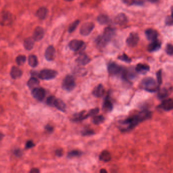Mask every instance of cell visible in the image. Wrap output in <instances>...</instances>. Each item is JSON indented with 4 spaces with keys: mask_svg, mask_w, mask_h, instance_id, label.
<instances>
[{
    "mask_svg": "<svg viewBox=\"0 0 173 173\" xmlns=\"http://www.w3.org/2000/svg\"><path fill=\"white\" fill-rule=\"evenodd\" d=\"M58 73L55 70L51 69H44L41 71L38 74V77L42 80H51L55 78Z\"/></svg>",
    "mask_w": 173,
    "mask_h": 173,
    "instance_id": "obj_7",
    "label": "cell"
},
{
    "mask_svg": "<svg viewBox=\"0 0 173 173\" xmlns=\"http://www.w3.org/2000/svg\"><path fill=\"white\" fill-rule=\"evenodd\" d=\"M95 25L92 22H86L81 25L80 33L83 36H88L94 29Z\"/></svg>",
    "mask_w": 173,
    "mask_h": 173,
    "instance_id": "obj_8",
    "label": "cell"
},
{
    "mask_svg": "<svg viewBox=\"0 0 173 173\" xmlns=\"http://www.w3.org/2000/svg\"><path fill=\"white\" fill-rule=\"evenodd\" d=\"M31 94L34 98L40 101H42L45 98V90L43 88H36L32 90Z\"/></svg>",
    "mask_w": 173,
    "mask_h": 173,
    "instance_id": "obj_10",
    "label": "cell"
},
{
    "mask_svg": "<svg viewBox=\"0 0 173 173\" xmlns=\"http://www.w3.org/2000/svg\"><path fill=\"white\" fill-rule=\"evenodd\" d=\"M115 29L114 28L108 27L105 29L103 36L109 42L114 36Z\"/></svg>",
    "mask_w": 173,
    "mask_h": 173,
    "instance_id": "obj_21",
    "label": "cell"
},
{
    "mask_svg": "<svg viewBox=\"0 0 173 173\" xmlns=\"http://www.w3.org/2000/svg\"><path fill=\"white\" fill-rule=\"evenodd\" d=\"M145 35L147 40L150 41H153L157 39L158 33L157 31L152 29H149L145 31Z\"/></svg>",
    "mask_w": 173,
    "mask_h": 173,
    "instance_id": "obj_22",
    "label": "cell"
},
{
    "mask_svg": "<svg viewBox=\"0 0 173 173\" xmlns=\"http://www.w3.org/2000/svg\"><path fill=\"white\" fill-rule=\"evenodd\" d=\"M96 43L98 47L99 48H104L108 44L109 41L103 36L100 35L96 39Z\"/></svg>",
    "mask_w": 173,
    "mask_h": 173,
    "instance_id": "obj_26",
    "label": "cell"
},
{
    "mask_svg": "<svg viewBox=\"0 0 173 173\" xmlns=\"http://www.w3.org/2000/svg\"><path fill=\"white\" fill-rule=\"evenodd\" d=\"M40 81L35 77H32L29 79L27 82V85L30 89H34L35 88H37L39 85Z\"/></svg>",
    "mask_w": 173,
    "mask_h": 173,
    "instance_id": "obj_30",
    "label": "cell"
},
{
    "mask_svg": "<svg viewBox=\"0 0 173 173\" xmlns=\"http://www.w3.org/2000/svg\"><path fill=\"white\" fill-rule=\"evenodd\" d=\"M166 53L172 56L173 53V45L171 44H168L166 45Z\"/></svg>",
    "mask_w": 173,
    "mask_h": 173,
    "instance_id": "obj_41",
    "label": "cell"
},
{
    "mask_svg": "<svg viewBox=\"0 0 173 173\" xmlns=\"http://www.w3.org/2000/svg\"><path fill=\"white\" fill-rule=\"evenodd\" d=\"M14 20L13 15L10 12L4 11L0 14V25L2 26H8L11 25Z\"/></svg>",
    "mask_w": 173,
    "mask_h": 173,
    "instance_id": "obj_6",
    "label": "cell"
},
{
    "mask_svg": "<svg viewBox=\"0 0 173 173\" xmlns=\"http://www.w3.org/2000/svg\"><path fill=\"white\" fill-rule=\"evenodd\" d=\"M100 173H107V171H106L105 169H101V171H100Z\"/></svg>",
    "mask_w": 173,
    "mask_h": 173,
    "instance_id": "obj_51",
    "label": "cell"
},
{
    "mask_svg": "<svg viewBox=\"0 0 173 173\" xmlns=\"http://www.w3.org/2000/svg\"><path fill=\"white\" fill-rule=\"evenodd\" d=\"M83 152L79 150H73L70 151L67 154V156L68 158H73L75 157H79L82 155Z\"/></svg>",
    "mask_w": 173,
    "mask_h": 173,
    "instance_id": "obj_34",
    "label": "cell"
},
{
    "mask_svg": "<svg viewBox=\"0 0 173 173\" xmlns=\"http://www.w3.org/2000/svg\"><path fill=\"white\" fill-rule=\"evenodd\" d=\"M76 61L79 65H85L90 61V59L85 53H80L76 59Z\"/></svg>",
    "mask_w": 173,
    "mask_h": 173,
    "instance_id": "obj_16",
    "label": "cell"
},
{
    "mask_svg": "<svg viewBox=\"0 0 173 173\" xmlns=\"http://www.w3.org/2000/svg\"><path fill=\"white\" fill-rule=\"evenodd\" d=\"M111 159V154L110 152L107 150L103 151L99 155V160L105 162H110Z\"/></svg>",
    "mask_w": 173,
    "mask_h": 173,
    "instance_id": "obj_28",
    "label": "cell"
},
{
    "mask_svg": "<svg viewBox=\"0 0 173 173\" xmlns=\"http://www.w3.org/2000/svg\"><path fill=\"white\" fill-rule=\"evenodd\" d=\"M108 72L111 75H120L122 78L126 80L128 70L115 63H111L108 66Z\"/></svg>",
    "mask_w": 173,
    "mask_h": 173,
    "instance_id": "obj_3",
    "label": "cell"
},
{
    "mask_svg": "<svg viewBox=\"0 0 173 173\" xmlns=\"http://www.w3.org/2000/svg\"><path fill=\"white\" fill-rule=\"evenodd\" d=\"M55 154L58 157H61L63 155V151L62 149H57L55 152Z\"/></svg>",
    "mask_w": 173,
    "mask_h": 173,
    "instance_id": "obj_45",
    "label": "cell"
},
{
    "mask_svg": "<svg viewBox=\"0 0 173 173\" xmlns=\"http://www.w3.org/2000/svg\"><path fill=\"white\" fill-rule=\"evenodd\" d=\"M84 45V42L83 41L79 40H72L69 43V47L70 49L73 51H78L83 47Z\"/></svg>",
    "mask_w": 173,
    "mask_h": 173,
    "instance_id": "obj_11",
    "label": "cell"
},
{
    "mask_svg": "<svg viewBox=\"0 0 173 173\" xmlns=\"http://www.w3.org/2000/svg\"><path fill=\"white\" fill-rule=\"evenodd\" d=\"M28 63L31 67H36L38 65V61L37 56L35 55H29L28 58Z\"/></svg>",
    "mask_w": 173,
    "mask_h": 173,
    "instance_id": "obj_32",
    "label": "cell"
},
{
    "mask_svg": "<svg viewBox=\"0 0 173 173\" xmlns=\"http://www.w3.org/2000/svg\"><path fill=\"white\" fill-rule=\"evenodd\" d=\"M79 23H80V21L79 20L74 21L71 25H70V27L68 29V32L69 33H71L72 32L74 31L76 29L77 27H78Z\"/></svg>",
    "mask_w": 173,
    "mask_h": 173,
    "instance_id": "obj_36",
    "label": "cell"
},
{
    "mask_svg": "<svg viewBox=\"0 0 173 173\" xmlns=\"http://www.w3.org/2000/svg\"><path fill=\"white\" fill-rule=\"evenodd\" d=\"M45 31L43 27H37L34 30V33L33 34L32 38L35 41H40L42 40L44 36Z\"/></svg>",
    "mask_w": 173,
    "mask_h": 173,
    "instance_id": "obj_12",
    "label": "cell"
},
{
    "mask_svg": "<svg viewBox=\"0 0 173 173\" xmlns=\"http://www.w3.org/2000/svg\"><path fill=\"white\" fill-rule=\"evenodd\" d=\"M55 49L54 47L50 45L47 47L45 52V57L48 61H53L55 56Z\"/></svg>",
    "mask_w": 173,
    "mask_h": 173,
    "instance_id": "obj_15",
    "label": "cell"
},
{
    "mask_svg": "<svg viewBox=\"0 0 173 173\" xmlns=\"http://www.w3.org/2000/svg\"><path fill=\"white\" fill-rule=\"evenodd\" d=\"M118 59L120 61H123L124 62H126L127 63H130L132 62V59H130V57H129L125 53L119 56Z\"/></svg>",
    "mask_w": 173,
    "mask_h": 173,
    "instance_id": "obj_37",
    "label": "cell"
},
{
    "mask_svg": "<svg viewBox=\"0 0 173 173\" xmlns=\"http://www.w3.org/2000/svg\"><path fill=\"white\" fill-rule=\"evenodd\" d=\"M81 134L83 136H91L95 134V132L92 130L86 129L81 132Z\"/></svg>",
    "mask_w": 173,
    "mask_h": 173,
    "instance_id": "obj_38",
    "label": "cell"
},
{
    "mask_svg": "<svg viewBox=\"0 0 173 173\" xmlns=\"http://www.w3.org/2000/svg\"><path fill=\"white\" fill-rule=\"evenodd\" d=\"M158 108L165 111H171L173 108V99L170 98L164 100L158 106Z\"/></svg>",
    "mask_w": 173,
    "mask_h": 173,
    "instance_id": "obj_13",
    "label": "cell"
},
{
    "mask_svg": "<svg viewBox=\"0 0 173 173\" xmlns=\"http://www.w3.org/2000/svg\"><path fill=\"white\" fill-rule=\"evenodd\" d=\"M166 24L167 25H173V16L172 12L171 14V16H168V17L166 19Z\"/></svg>",
    "mask_w": 173,
    "mask_h": 173,
    "instance_id": "obj_42",
    "label": "cell"
},
{
    "mask_svg": "<svg viewBox=\"0 0 173 173\" xmlns=\"http://www.w3.org/2000/svg\"><path fill=\"white\" fill-rule=\"evenodd\" d=\"M48 13V9L45 7H41L36 12V16L40 20H44L47 17Z\"/></svg>",
    "mask_w": 173,
    "mask_h": 173,
    "instance_id": "obj_25",
    "label": "cell"
},
{
    "mask_svg": "<svg viewBox=\"0 0 173 173\" xmlns=\"http://www.w3.org/2000/svg\"><path fill=\"white\" fill-rule=\"evenodd\" d=\"M35 146V144H34L33 142L31 141H29L27 142L26 145H25V148L26 149H30L33 147Z\"/></svg>",
    "mask_w": 173,
    "mask_h": 173,
    "instance_id": "obj_44",
    "label": "cell"
},
{
    "mask_svg": "<svg viewBox=\"0 0 173 173\" xmlns=\"http://www.w3.org/2000/svg\"><path fill=\"white\" fill-rule=\"evenodd\" d=\"M26 56L23 55H19L16 58V63L18 65H23L26 61Z\"/></svg>",
    "mask_w": 173,
    "mask_h": 173,
    "instance_id": "obj_35",
    "label": "cell"
},
{
    "mask_svg": "<svg viewBox=\"0 0 173 173\" xmlns=\"http://www.w3.org/2000/svg\"><path fill=\"white\" fill-rule=\"evenodd\" d=\"M98 22L102 25H106L110 23V19L108 16L105 14H100L97 17Z\"/></svg>",
    "mask_w": 173,
    "mask_h": 173,
    "instance_id": "obj_31",
    "label": "cell"
},
{
    "mask_svg": "<svg viewBox=\"0 0 173 173\" xmlns=\"http://www.w3.org/2000/svg\"><path fill=\"white\" fill-rule=\"evenodd\" d=\"M53 106L63 112H65L66 111V105L61 99L56 98L54 102Z\"/></svg>",
    "mask_w": 173,
    "mask_h": 173,
    "instance_id": "obj_23",
    "label": "cell"
},
{
    "mask_svg": "<svg viewBox=\"0 0 173 173\" xmlns=\"http://www.w3.org/2000/svg\"><path fill=\"white\" fill-rule=\"evenodd\" d=\"M13 153L17 157H20L22 155L21 151L20 150V149H16L14 151Z\"/></svg>",
    "mask_w": 173,
    "mask_h": 173,
    "instance_id": "obj_47",
    "label": "cell"
},
{
    "mask_svg": "<svg viewBox=\"0 0 173 173\" xmlns=\"http://www.w3.org/2000/svg\"><path fill=\"white\" fill-rule=\"evenodd\" d=\"M105 120V117L103 115H94L92 118V122L93 124L96 125H99L101 124H103Z\"/></svg>",
    "mask_w": 173,
    "mask_h": 173,
    "instance_id": "obj_33",
    "label": "cell"
},
{
    "mask_svg": "<svg viewBox=\"0 0 173 173\" xmlns=\"http://www.w3.org/2000/svg\"><path fill=\"white\" fill-rule=\"evenodd\" d=\"M34 41L33 39L31 38H27L25 39L24 42H23V46L25 49L28 51L31 50L33 48L34 46Z\"/></svg>",
    "mask_w": 173,
    "mask_h": 173,
    "instance_id": "obj_29",
    "label": "cell"
},
{
    "mask_svg": "<svg viewBox=\"0 0 173 173\" xmlns=\"http://www.w3.org/2000/svg\"><path fill=\"white\" fill-rule=\"evenodd\" d=\"M76 85L74 77L71 75H67L63 80L62 88L67 92H71L76 87Z\"/></svg>",
    "mask_w": 173,
    "mask_h": 173,
    "instance_id": "obj_5",
    "label": "cell"
},
{
    "mask_svg": "<svg viewBox=\"0 0 173 173\" xmlns=\"http://www.w3.org/2000/svg\"><path fill=\"white\" fill-rule=\"evenodd\" d=\"M156 79L157 82L159 85H160L162 83V70L160 69L156 72Z\"/></svg>",
    "mask_w": 173,
    "mask_h": 173,
    "instance_id": "obj_39",
    "label": "cell"
},
{
    "mask_svg": "<svg viewBox=\"0 0 173 173\" xmlns=\"http://www.w3.org/2000/svg\"><path fill=\"white\" fill-rule=\"evenodd\" d=\"M4 137V135L2 133H0V141L3 139V138Z\"/></svg>",
    "mask_w": 173,
    "mask_h": 173,
    "instance_id": "obj_50",
    "label": "cell"
},
{
    "mask_svg": "<svg viewBox=\"0 0 173 173\" xmlns=\"http://www.w3.org/2000/svg\"><path fill=\"white\" fill-rule=\"evenodd\" d=\"M172 92V88H164L162 89H159L158 90V94L157 97L160 100H163L166 99L169 96L171 92Z\"/></svg>",
    "mask_w": 173,
    "mask_h": 173,
    "instance_id": "obj_17",
    "label": "cell"
},
{
    "mask_svg": "<svg viewBox=\"0 0 173 173\" xmlns=\"http://www.w3.org/2000/svg\"><path fill=\"white\" fill-rule=\"evenodd\" d=\"M148 1L151 3H156L159 1V0H148Z\"/></svg>",
    "mask_w": 173,
    "mask_h": 173,
    "instance_id": "obj_49",
    "label": "cell"
},
{
    "mask_svg": "<svg viewBox=\"0 0 173 173\" xmlns=\"http://www.w3.org/2000/svg\"><path fill=\"white\" fill-rule=\"evenodd\" d=\"M30 173H40V171L38 169H33L30 171Z\"/></svg>",
    "mask_w": 173,
    "mask_h": 173,
    "instance_id": "obj_48",
    "label": "cell"
},
{
    "mask_svg": "<svg viewBox=\"0 0 173 173\" xmlns=\"http://www.w3.org/2000/svg\"><path fill=\"white\" fill-rule=\"evenodd\" d=\"M139 36L137 33L132 32L130 33L126 40V43L128 46L134 47L137 45L139 41Z\"/></svg>",
    "mask_w": 173,
    "mask_h": 173,
    "instance_id": "obj_9",
    "label": "cell"
},
{
    "mask_svg": "<svg viewBox=\"0 0 173 173\" xmlns=\"http://www.w3.org/2000/svg\"><path fill=\"white\" fill-rule=\"evenodd\" d=\"M99 112V109L98 108H94L86 112L85 111H83L79 112L76 113L73 116L72 121L74 122H79L83 121L85 119L90 116H94L98 114Z\"/></svg>",
    "mask_w": 173,
    "mask_h": 173,
    "instance_id": "obj_4",
    "label": "cell"
},
{
    "mask_svg": "<svg viewBox=\"0 0 173 173\" xmlns=\"http://www.w3.org/2000/svg\"><path fill=\"white\" fill-rule=\"evenodd\" d=\"M104 88L102 84H99L98 85L94 88L92 92V94L94 97L100 98L103 97L104 94Z\"/></svg>",
    "mask_w": 173,
    "mask_h": 173,
    "instance_id": "obj_20",
    "label": "cell"
},
{
    "mask_svg": "<svg viewBox=\"0 0 173 173\" xmlns=\"http://www.w3.org/2000/svg\"><path fill=\"white\" fill-rule=\"evenodd\" d=\"M141 88L147 92H156L159 90L160 85L154 79L148 77L142 80Z\"/></svg>",
    "mask_w": 173,
    "mask_h": 173,
    "instance_id": "obj_2",
    "label": "cell"
},
{
    "mask_svg": "<svg viewBox=\"0 0 173 173\" xmlns=\"http://www.w3.org/2000/svg\"><path fill=\"white\" fill-rule=\"evenodd\" d=\"M23 75L22 71L19 69L18 67L15 66H13L12 67L11 70L10 71V75L12 78L14 79L19 78Z\"/></svg>",
    "mask_w": 173,
    "mask_h": 173,
    "instance_id": "obj_27",
    "label": "cell"
},
{
    "mask_svg": "<svg viewBox=\"0 0 173 173\" xmlns=\"http://www.w3.org/2000/svg\"><path fill=\"white\" fill-rule=\"evenodd\" d=\"M122 2L126 5L128 6H131L135 4L136 2V0H122Z\"/></svg>",
    "mask_w": 173,
    "mask_h": 173,
    "instance_id": "obj_43",
    "label": "cell"
},
{
    "mask_svg": "<svg viewBox=\"0 0 173 173\" xmlns=\"http://www.w3.org/2000/svg\"><path fill=\"white\" fill-rule=\"evenodd\" d=\"M151 117L152 113L150 111L147 109L142 110L137 114L120 122V125L122 126L120 130L124 132H129L136 128L139 124L150 119Z\"/></svg>",
    "mask_w": 173,
    "mask_h": 173,
    "instance_id": "obj_1",
    "label": "cell"
},
{
    "mask_svg": "<svg viewBox=\"0 0 173 173\" xmlns=\"http://www.w3.org/2000/svg\"><path fill=\"white\" fill-rule=\"evenodd\" d=\"M45 129L46 130H47L48 132H49L50 133H52L53 131L54 130L53 126H50V125H47V126H45Z\"/></svg>",
    "mask_w": 173,
    "mask_h": 173,
    "instance_id": "obj_46",
    "label": "cell"
},
{
    "mask_svg": "<svg viewBox=\"0 0 173 173\" xmlns=\"http://www.w3.org/2000/svg\"><path fill=\"white\" fill-rule=\"evenodd\" d=\"M63 1H65V2H72V1H73L74 0H63Z\"/></svg>",
    "mask_w": 173,
    "mask_h": 173,
    "instance_id": "obj_52",
    "label": "cell"
},
{
    "mask_svg": "<svg viewBox=\"0 0 173 173\" xmlns=\"http://www.w3.org/2000/svg\"><path fill=\"white\" fill-rule=\"evenodd\" d=\"M135 70L138 73L144 74L150 70V67L146 64L139 63L136 66Z\"/></svg>",
    "mask_w": 173,
    "mask_h": 173,
    "instance_id": "obj_24",
    "label": "cell"
},
{
    "mask_svg": "<svg viewBox=\"0 0 173 173\" xmlns=\"http://www.w3.org/2000/svg\"><path fill=\"white\" fill-rule=\"evenodd\" d=\"M128 19L127 16L123 13H120L117 14L114 18L115 23L120 25H126V23H128Z\"/></svg>",
    "mask_w": 173,
    "mask_h": 173,
    "instance_id": "obj_18",
    "label": "cell"
},
{
    "mask_svg": "<svg viewBox=\"0 0 173 173\" xmlns=\"http://www.w3.org/2000/svg\"><path fill=\"white\" fill-rule=\"evenodd\" d=\"M55 99H56V98L53 96H51L50 97H48L46 100V104L49 106H53V104H54V102Z\"/></svg>",
    "mask_w": 173,
    "mask_h": 173,
    "instance_id": "obj_40",
    "label": "cell"
},
{
    "mask_svg": "<svg viewBox=\"0 0 173 173\" xmlns=\"http://www.w3.org/2000/svg\"><path fill=\"white\" fill-rule=\"evenodd\" d=\"M102 108L103 110L106 112H111L112 111L113 105L112 102L110 98V96L109 94H107V96L104 99Z\"/></svg>",
    "mask_w": 173,
    "mask_h": 173,
    "instance_id": "obj_14",
    "label": "cell"
},
{
    "mask_svg": "<svg viewBox=\"0 0 173 173\" xmlns=\"http://www.w3.org/2000/svg\"><path fill=\"white\" fill-rule=\"evenodd\" d=\"M161 42L158 40L156 39L152 41V42L149 44L147 47V49L150 52L156 51L161 48Z\"/></svg>",
    "mask_w": 173,
    "mask_h": 173,
    "instance_id": "obj_19",
    "label": "cell"
}]
</instances>
